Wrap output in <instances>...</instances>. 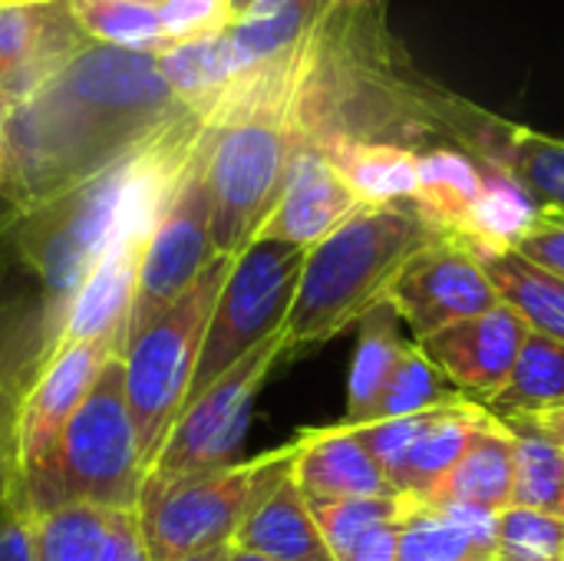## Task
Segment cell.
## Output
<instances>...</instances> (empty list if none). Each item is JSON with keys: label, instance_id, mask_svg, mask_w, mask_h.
Returning a JSON list of instances; mask_svg holds the SVG:
<instances>
[{"label": "cell", "instance_id": "1", "mask_svg": "<svg viewBox=\"0 0 564 561\" xmlns=\"http://www.w3.org/2000/svg\"><path fill=\"white\" fill-rule=\"evenodd\" d=\"M182 109L159 56L89 43L3 119L0 198L10 208L43 202L106 169Z\"/></svg>", "mask_w": 564, "mask_h": 561}, {"label": "cell", "instance_id": "2", "mask_svg": "<svg viewBox=\"0 0 564 561\" xmlns=\"http://www.w3.org/2000/svg\"><path fill=\"white\" fill-rule=\"evenodd\" d=\"M205 129L208 119L185 106L106 169L43 202L10 212L3 238L40 284L46 357L53 354L69 298L99 258L122 241H149L172 205Z\"/></svg>", "mask_w": 564, "mask_h": 561}, {"label": "cell", "instance_id": "3", "mask_svg": "<svg viewBox=\"0 0 564 561\" xmlns=\"http://www.w3.org/2000/svg\"><path fill=\"white\" fill-rule=\"evenodd\" d=\"M304 43L291 56L241 76L208 112L205 182L215 255L238 258L278 205L301 142L294 99Z\"/></svg>", "mask_w": 564, "mask_h": 561}, {"label": "cell", "instance_id": "4", "mask_svg": "<svg viewBox=\"0 0 564 561\" xmlns=\"http://www.w3.org/2000/svg\"><path fill=\"white\" fill-rule=\"evenodd\" d=\"M443 238H453V231L416 202L360 205L340 228L307 248L284 321L288 354L327 344L354 327L387 298L406 261Z\"/></svg>", "mask_w": 564, "mask_h": 561}, {"label": "cell", "instance_id": "5", "mask_svg": "<svg viewBox=\"0 0 564 561\" xmlns=\"http://www.w3.org/2000/svg\"><path fill=\"white\" fill-rule=\"evenodd\" d=\"M142 483L145 460L126 397V367L112 354L66 423L53 456L20 486H10L26 513L40 516L63 506L135 513Z\"/></svg>", "mask_w": 564, "mask_h": 561}, {"label": "cell", "instance_id": "6", "mask_svg": "<svg viewBox=\"0 0 564 561\" xmlns=\"http://www.w3.org/2000/svg\"><path fill=\"white\" fill-rule=\"evenodd\" d=\"M231 261L235 258L215 255L202 278L172 308L152 317L142 331H135L126 350L119 354L126 367V397L135 420L145 473L185 410L208 321L218 291L231 271Z\"/></svg>", "mask_w": 564, "mask_h": 561}, {"label": "cell", "instance_id": "7", "mask_svg": "<svg viewBox=\"0 0 564 561\" xmlns=\"http://www.w3.org/2000/svg\"><path fill=\"white\" fill-rule=\"evenodd\" d=\"M291 456L294 443L254 460H238L215 473L175 483H145L135 519L149 561H178L231 546L264 479Z\"/></svg>", "mask_w": 564, "mask_h": 561}, {"label": "cell", "instance_id": "8", "mask_svg": "<svg viewBox=\"0 0 564 561\" xmlns=\"http://www.w3.org/2000/svg\"><path fill=\"white\" fill-rule=\"evenodd\" d=\"M307 248L258 238L235 261L218 291L208 334L198 354L188 400H198L225 370L248 357L258 344L284 331L288 311L294 304Z\"/></svg>", "mask_w": 564, "mask_h": 561}, {"label": "cell", "instance_id": "9", "mask_svg": "<svg viewBox=\"0 0 564 561\" xmlns=\"http://www.w3.org/2000/svg\"><path fill=\"white\" fill-rule=\"evenodd\" d=\"M281 357H288L284 331L258 344L248 357L225 370L198 400H192L175 420L162 450L155 453L145 483H175L185 476L235 466L251 427L254 400Z\"/></svg>", "mask_w": 564, "mask_h": 561}, {"label": "cell", "instance_id": "10", "mask_svg": "<svg viewBox=\"0 0 564 561\" xmlns=\"http://www.w3.org/2000/svg\"><path fill=\"white\" fill-rule=\"evenodd\" d=\"M423 106L436 136L453 139L456 149L473 155L479 165L512 175L542 212L564 215V139L509 122L430 79Z\"/></svg>", "mask_w": 564, "mask_h": 561}, {"label": "cell", "instance_id": "11", "mask_svg": "<svg viewBox=\"0 0 564 561\" xmlns=\"http://www.w3.org/2000/svg\"><path fill=\"white\" fill-rule=\"evenodd\" d=\"M205 155H208V129L185 169V179H182L172 205L165 208L162 222L155 225V231L149 235V241L142 248L139 291H135V308H132V317H129V327L122 337V350L135 331H142L165 308H172L202 278V271L215 261Z\"/></svg>", "mask_w": 564, "mask_h": 561}, {"label": "cell", "instance_id": "12", "mask_svg": "<svg viewBox=\"0 0 564 561\" xmlns=\"http://www.w3.org/2000/svg\"><path fill=\"white\" fill-rule=\"evenodd\" d=\"M112 354H119L116 341L73 344L53 350L36 367L13 413V486H20L53 456L66 423L79 410V403L86 400L89 387L96 384Z\"/></svg>", "mask_w": 564, "mask_h": 561}, {"label": "cell", "instance_id": "13", "mask_svg": "<svg viewBox=\"0 0 564 561\" xmlns=\"http://www.w3.org/2000/svg\"><path fill=\"white\" fill-rule=\"evenodd\" d=\"M387 301L410 324L416 344L502 304L496 284L456 235L413 255L390 284Z\"/></svg>", "mask_w": 564, "mask_h": 561}, {"label": "cell", "instance_id": "14", "mask_svg": "<svg viewBox=\"0 0 564 561\" xmlns=\"http://www.w3.org/2000/svg\"><path fill=\"white\" fill-rule=\"evenodd\" d=\"M89 43L69 0L0 3V109L10 116Z\"/></svg>", "mask_w": 564, "mask_h": 561}, {"label": "cell", "instance_id": "15", "mask_svg": "<svg viewBox=\"0 0 564 561\" xmlns=\"http://www.w3.org/2000/svg\"><path fill=\"white\" fill-rule=\"evenodd\" d=\"M525 334L529 324L509 304H499L479 317L459 321L420 341V347L466 400L486 407L509 384Z\"/></svg>", "mask_w": 564, "mask_h": 561}, {"label": "cell", "instance_id": "16", "mask_svg": "<svg viewBox=\"0 0 564 561\" xmlns=\"http://www.w3.org/2000/svg\"><path fill=\"white\" fill-rule=\"evenodd\" d=\"M360 205L364 202L330 162V155L317 142L301 139L291 155L278 205L258 238L284 241L294 248H314L334 228H340Z\"/></svg>", "mask_w": 564, "mask_h": 561}, {"label": "cell", "instance_id": "17", "mask_svg": "<svg viewBox=\"0 0 564 561\" xmlns=\"http://www.w3.org/2000/svg\"><path fill=\"white\" fill-rule=\"evenodd\" d=\"M142 248L145 245L139 241H122L99 258V265L83 278V284L69 298L59 317L53 350L93 341H116L122 350V337L139 291Z\"/></svg>", "mask_w": 564, "mask_h": 561}, {"label": "cell", "instance_id": "18", "mask_svg": "<svg viewBox=\"0 0 564 561\" xmlns=\"http://www.w3.org/2000/svg\"><path fill=\"white\" fill-rule=\"evenodd\" d=\"M291 463L294 456L264 479L231 546L274 561H337L314 522L301 486L291 476Z\"/></svg>", "mask_w": 564, "mask_h": 561}, {"label": "cell", "instance_id": "19", "mask_svg": "<svg viewBox=\"0 0 564 561\" xmlns=\"http://www.w3.org/2000/svg\"><path fill=\"white\" fill-rule=\"evenodd\" d=\"M291 476L307 503L317 499H364L400 496L380 463L337 423L294 436Z\"/></svg>", "mask_w": 564, "mask_h": 561}, {"label": "cell", "instance_id": "20", "mask_svg": "<svg viewBox=\"0 0 564 561\" xmlns=\"http://www.w3.org/2000/svg\"><path fill=\"white\" fill-rule=\"evenodd\" d=\"M499 516L476 506H433L406 499L397 561H496Z\"/></svg>", "mask_w": 564, "mask_h": 561}, {"label": "cell", "instance_id": "21", "mask_svg": "<svg viewBox=\"0 0 564 561\" xmlns=\"http://www.w3.org/2000/svg\"><path fill=\"white\" fill-rule=\"evenodd\" d=\"M512 489H516V436L489 410V417L476 427L456 470L426 503L476 506L499 516L512 506Z\"/></svg>", "mask_w": 564, "mask_h": 561}, {"label": "cell", "instance_id": "22", "mask_svg": "<svg viewBox=\"0 0 564 561\" xmlns=\"http://www.w3.org/2000/svg\"><path fill=\"white\" fill-rule=\"evenodd\" d=\"M334 0H238L235 23L225 30L248 73L291 56L324 20Z\"/></svg>", "mask_w": 564, "mask_h": 561}, {"label": "cell", "instance_id": "23", "mask_svg": "<svg viewBox=\"0 0 564 561\" xmlns=\"http://www.w3.org/2000/svg\"><path fill=\"white\" fill-rule=\"evenodd\" d=\"M466 248L496 284L502 304H509L529 324V331L564 344V278L529 261L516 248Z\"/></svg>", "mask_w": 564, "mask_h": 561}, {"label": "cell", "instance_id": "24", "mask_svg": "<svg viewBox=\"0 0 564 561\" xmlns=\"http://www.w3.org/2000/svg\"><path fill=\"white\" fill-rule=\"evenodd\" d=\"M486 417H489V410L482 403H473V400L446 407L433 420V427L413 443L406 460L393 470V476H390L393 489L413 503H426L446 483V476L456 470V463L463 460L476 427Z\"/></svg>", "mask_w": 564, "mask_h": 561}, {"label": "cell", "instance_id": "25", "mask_svg": "<svg viewBox=\"0 0 564 561\" xmlns=\"http://www.w3.org/2000/svg\"><path fill=\"white\" fill-rule=\"evenodd\" d=\"M400 311L383 298L357 321V354L350 364V384H347V420L344 427H364L373 423V413L380 407V397L397 370V360L406 350V341L400 334Z\"/></svg>", "mask_w": 564, "mask_h": 561}, {"label": "cell", "instance_id": "26", "mask_svg": "<svg viewBox=\"0 0 564 561\" xmlns=\"http://www.w3.org/2000/svg\"><path fill=\"white\" fill-rule=\"evenodd\" d=\"M132 513L63 506L33 516L40 561H116Z\"/></svg>", "mask_w": 564, "mask_h": 561}, {"label": "cell", "instance_id": "27", "mask_svg": "<svg viewBox=\"0 0 564 561\" xmlns=\"http://www.w3.org/2000/svg\"><path fill=\"white\" fill-rule=\"evenodd\" d=\"M159 69L169 79V86L175 89V96L185 106H192L195 112H202L205 119L221 103V96L241 76H248L238 50L228 40V33H215L205 40L165 50L159 56Z\"/></svg>", "mask_w": 564, "mask_h": 561}, {"label": "cell", "instance_id": "28", "mask_svg": "<svg viewBox=\"0 0 564 561\" xmlns=\"http://www.w3.org/2000/svg\"><path fill=\"white\" fill-rule=\"evenodd\" d=\"M321 149L364 205L413 202L420 182V149L393 142H330Z\"/></svg>", "mask_w": 564, "mask_h": 561}, {"label": "cell", "instance_id": "29", "mask_svg": "<svg viewBox=\"0 0 564 561\" xmlns=\"http://www.w3.org/2000/svg\"><path fill=\"white\" fill-rule=\"evenodd\" d=\"M486 172L482 165L453 145L420 149V182L413 202L433 215L440 225H446L453 235H459L482 195Z\"/></svg>", "mask_w": 564, "mask_h": 561}, {"label": "cell", "instance_id": "30", "mask_svg": "<svg viewBox=\"0 0 564 561\" xmlns=\"http://www.w3.org/2000/svg\"><path fill=\"white\" fill-rule=\"evenodd\" d=\"M564 403V344L529 331L509 384L486 403L496 417L542 413Z\"/></svg>", "mask_w": 564, "mask_h": 561}, {"label": "cell", "instance_id": "31", "mask_svg": "<svg viewBox=\"0 0 564 561\" xmlns=\"http://www.w3.org/2000/svg\"><path fill=\"white\" fill-rule=\"evenodd\" d=\"M482 172H486L482 195H479L466 228L456 238L473 248H516L519 238L542 215V208L512 175H506L492 165H482Z\"/></svg>", "mask_w": 564, "mask_h": 561}, {"label": "cell", "instance_id": "32", "mask_svg": "<svg viewBox=\"0 0 564 561\" xmlns=\"http://www.w3.org/2000/svg\"><path fill=\"white\" fill-rule=\"evenodd\" d=\"M73 17L93 43L162 56L169 40L159 23V0H69Z\"/></svg>", "mask_w": 564, "mask_h": 561}, {"label": "cell", "instance_id": "33", "mask_svg": "<svg viewBox=\"0 0 564 561\" xmlns=\"http://www.w3.org/2000/svg\"><path fill=\"white\" fill-rule=\"evenodd\" d=\"M466 397L446 380V374L433 364V357L413 341L406 344L403 357L397 360V370L380 397V407L373 413L377 420H400V417H416V413H433L443 407H456Z\"/></svg>", "mask_w": 564, "mask_h": 561}, {"label": "cell", "instance_id": "34", "mask_svg": "<svg viewBox=\"0 0 564 561\" xmlns=\"http://www.w3.org/2000/svg\"><path fill=\"white\" fill-rule=\"evenodd\" d=\"M516 436V489L512 506L564 519V450L552 440L509 427Z\"/></svg>", "mask_w": 564, "mask_h": 561}, {"label": "cell", "instance_id": "35", "mask_svg": "<svg viewBox=\"0 0 564 561\" xmlns=\"http://www.w3.org/2000/svg\"><path fill=\"white\" fill-rule=\"evenodd\" d=\"M314 513V522L334 552V559L344 561L350 549L373 532L377 526L400 522L406 513V496H364V499H317L307 503Z\"/></svg>", "mask_w": 564, "mask_h": 561}, {"label": "cell", "instance_id": "36", "mask_svg": "<svg viewBox=\"0 0 564 561\" xmlns=\"http://www.w3.org/2000/svg\"><path fill=\"white\" fill-rule=\"evenodd\" d=\"M564 519L509 506L499 513L496 561H562Z\"/></svg>", "mask_w": 564, "mask_h": 561}, {"label": "cell", "instance_id": "37", "mask_svg": "<svg viewBox=\"0 0 564 561\" xmlns=\"http://www.w3.org/2000/svg\"><path fill=\"white\" fill-rule=\"evenodd\" d=\"M238 0H159V23L172 46L225 33L235 23Z\"/></svg>", "mask_w": 564, "mask_h": 561}, {"label": "cell", "instance_id": "38", "mask_svg": "<svg viewBox=\"0 0 564 561\" xmlns=\"http://www.w3.org/2000/svg\"><path fill=\"white\" fill-rule=\"evenodd\" d=\"M446 410V407H443ZM443 410H433V413H416V417H400V420H377V423H364V427H344L377 463L380 470L387 473V479L393 476V470L406 460V453L413 450V443L433 427V420L443 413Z\"/></svg>", "mask_w": 564, "mask_h": 561}, {"label": "cell", "instance_id": "39", "mask_svg": "<svg viewBox=\"0 0 564 561\" xmlns=\"http://www.w3.org/2000/svg\"><path fill=\"white\" fill-rule=\"evenodd\" d=\"M0 561H40L33 516L17 499L10 483L0 493Z\"/></svg>", "mask_w": 564, "mask_h": 561}, {"label": "cell", "instance_id": "40", "mask_svg": "<svg viewBox=\"0 0 564 561\" xmlns=\"http://www.w3.org/2000/svg\"><path fill=\"white\" fill-rule=\"evenodd\" d=\"M516 251L525 255L529 261L549 268L552 274L564 278V215L542 212L532 222V228L519 238Z\"/></svg>", "mask_w": 564, "mask_h": 561}, {"label": "cell", "instance_id": "41", "mask_svg": "<svg viewBox=\"0 0 564 561\" xmlns=\"http://www.w3.org/2000/svg\"><path fill=\"white\" fill-rule=\"evenodd\" d=\"M20 393H23V390H20L10 377H0V493H3V486L13 479L10 440H13V413H17Z\"/></svg>", "mask_w": 564, "mask_h": 561}, {"label": "cell", "instance_id": "42", "mask_svg": "<svg viewBox=\"0 0 564 561\" xmlns=\"http://www.w3.org/2000/svg\"><path fill=\"white\" fill-rule=\"evenodd\" d=\"M397 542H400V522L377 526L350 549L344 561H397Z\"/></svg>", "mask_w": 564, "mask_h": 561}, {"label": "cell", "instance_id": "43", "mask_svg": "<svg viewBox=\"0 0 564 561\" xmlns=\"http://www.w3.org/2000/svg\"><path fill=\"white\" fill-rule=\"evenodd\" d=\"M506 427H519V430H532L545 440H552L555 446L564 450V403L542 410V413H516V417H499Z\"/></svg>", "mask_w": 564, "mask_h": 561}, {"label": "cell", "instance_id": "44", "mask_svg": "<svg viewBox=\"0 0 564 561\" xmlns=\"http://www.w3.org/2000/svg\"><path fill=\"white\" fill-rule=\"evenodd\" d=\"M116 561H149V552H145V546H142V532H139L135 513H132V519L126 522L122 546H119V559Z\"/></svg>", "mask_w": 564, "mask_h": 561}, {"label": "cell", "instance_id": "45", "mask_svg": "<svg viewBox=\"0 0 564 561\" xmlns=\"http://www.w3.org/2000/svg\"><path fill=\"white\" fill-rule=\"evenodd\" d=\"M225 561H274V559L258 555V552H248V549H238V546H228V559Z\"/></svg>", "mask_w": 564, "mask_h": 561}, {"label": "cell", "instance_id": "46", "mask_svg": "<svg viewBox=\"0 0 564 561\" xmlns=\"http://www.w3.org/2000/svg\"><path fill=\"white\" fill-rule=\"evenodd\" d=\"M228 559V546H221V549H208V552H198V555H188V559H178V561H225Z\"/></svg>", "mask_w": 564, "mask_h": 561}, {"label": "cell", "instance_id": "47", "mask_svg": "<svg viewBox=\"0 0 564 561\" xmlns=\"http://www.w3.org/2000/svg\"><path fill=\"white\" fill-rule=\"evenodd\" d=\"M3 119H7V112L0 109V162H3Z\"/></svg>", "mask_w": 564, "mask_h": 561}, {"label": "cell", "instance_id": "48", "mask_svg": "<svg viewBox=\"0 0 564 561\" xmlns=\"http://www.w3.org/2000/svg\"><path fill=\"white\" fill-rule=\"evenodd\" d=\"M0 3H30V0H0Z\"/></svg>", "mask_w": 564, "mask_h": 561}, {"label": "cell", "instance_id": "49", "mask_svg": "<svg viewBox=\"0 0 564 561\" xmlns=\"http://www.w3.org/2000/svg\"><path fill=\"white\" fill-rule=\"evenodd\" d=\"M562 561H564V559H562Z\"/></svg>", "mask_w": 564, "mask_h": 561}]
</instances>
